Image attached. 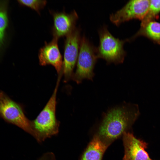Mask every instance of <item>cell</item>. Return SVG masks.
Masks as SVG:
<instances>
[{"label":"cell","mask_w":160,"mask_h":160,"mask_svg":"<svg viewBox=\"0 0 160 160\" xmlns=\"http://www.w3.org/2000/svg\"><path fill=\"white\" fill-rule=\"evenodd\" d=\"M17 1L20 6L30 8L39 15L40 11L44 8L47 3L46 0H18Z\"/></svg>","instance_id":"15"},{"label":"cell","mask_w":160,"mask_h":160,"mask_svg":"<svg viewBox=\"0 0 160 160\" xmlns=\"http://www.w3.org/2000/svg\"><path fill=\"white\" fill-rule=\"evenodd\" d=\"M58 41V39L53 38L50 42H46L39 51L38 58L40 65H51L59 75L62 72L63 60Z\"/></svg>","instance_id":"11"},{"label":"cell","mask_w":160,"mask_h":160,"mask_svg":"<svg viewBox=\"0 0 160 160\" xmlns=\"http://www.w3.org/2000/svg\"><path fill=\"white\" fill-rule=\"evenodd\" d=\"M49 12L53 19L51 33L53 38L58 40L62 37H66L76 28L78 16L75 10L69 13L52 10H49Z\"/></svg>","instance_id":"8"},{"label":"cell","mask_w":160,"mask_h":160,"mask_svg":"<svg viewBox=\"0 0 160 160\" xmlns=\"http://www.w3.org/2000/svg\"><path fill=\"white\" fill-rule=\"evenodd\" d=\"M9 1L0 0V62L10 44L12 26L9 13Z\"/></svg>","instance_id":"10"},{"label":"cell","mask_w":160,"mask_h":160,"mask_svg":"<svg viewBox=\"0 0 160 160\" xmlns=\"http://www.w3.org/2000/svg\"><path fill=\"white\" fill-rule=\"evenodd\" d=\"M123 136L124 148L123 160H152L145 150L147 143L129 132L125 133Z\"/></svg>","instance_id":"9"},{"label":"cell","mask_w":160,"mask_h":160,"mask_svg":"<svg viewBox=\"0 0 160 160\" xmlns=\"http://www.w3.org/2000/svg\"><path fill=\"white\" fill-rule=\"evenodd\" d=\"M0 117L6 122L15 125L32 136L39 142L32 121L25 116L22 106L0 91Z\"/></svg>","instance_id":"4"},{"label":"cell","mask_w":160,"mask_h":160,"mask_svg":"<svg viewBox=\"0 0 160 160\" xmlns=\"http://www.w3.org/2000/svg\"><path fill=\"white\" fill-rule=\"evenodd\" d=\"M108 147L96 135L89 143L80 160H102Z\"/></svg>","instance_id":"12"},{"label":"cell","mask_w":160,"mask_h":160,"mask_svg":"<svg viewBox=\"0 0 160 160\" xmlns=\"http://www.w3.org/2000/svg\"><path fill=\"white\" fill-rule=\"evenodd\" d=\"M81 31L79 27H76L66 37L62 69L65 82L72 79L74 73L73 70L76 64L81 38Z\"/></svg>","instance_id":"6"},{"label":"cell","mask_w":160,"mask_h":160,"mask_svg":"<svg viewBox=\"0 0 160 160\" xmlns=\"http://www.w3.org/2000/svg\"><path fill=\"white\" fill-rule=\"evenodd\" d=\"M139 114L137 105L123 103L112 107L103 114L96 134L108 147L131 127Z\"/></svg>","instance_id":"1"},{"label":"cell","mask_w":160,"mask_h":160,"mask_svg":"<svg viewBox=\"0 0 160 160\" xmlns=\"http://www.w3.org/2000/svg\"><path fill=\"white\" fill-rule=\"evenodd\" d=\"M99 44L96 48L98 58L105 60L107 64L122 63L126 55L124 49L127 39L120 40L113 36L109 31L107 26L104 25L98 30Z\"/></svg>","instance_id":"3"},{"label":"cell","mask_w":160,"mask_h":160,"mask_svg":"<svg viewBox=\"0 0 160 160\" xmlns=\"http://www.w3.org/2000/svg\"><path fill=\"white\" fill-rule=\"evenodd\" d=\"M38 160H50L49 158L45 155H42Z\"/></svg>","instance_id":"16"},{"label":"cell","mask_w":160,"mask_h":160,"mask_svg":"<svg viewBox=\"0 0 160 160\" xmlns=\"http://www.w3.org/2000/svg\"><path fill=\"white\" fill-rule=\"evenodd\" d=\"M160 12V0H150L148 12L144 18L141 21L140 26L157 18Z\"/></svg>","instance_id":"14"},{"label":"cell","mask_w":160,"mask_h":160,"mask_svg":"<svg viewBox=\"0 0 160 160\" xmlns=\"http://www.w3.org/2000/svg\"><path fill=\"white\" fill-rule=\"evenodd\" d=\"M62 75H58L53 93L44 108L36 118L31 121L33 128L41 143L47 138L57 135L60 123L56 116L57 92Z\"/></svg>","instance_id":"2"},{"label":"cell","mask_w":160,"mask_h":160,"mask_svg":"<svg viewBox=\"0 0 160 160\" xmlns=\"http://www.w3.org/2000/svg\"><path fill=\"white\" fill-rule=\"evenodd\" d=\"M97 59L96 48L85 36H82L76 62V68L72 79L78 84L81 83L84 79L92 81L95 75L93 70Z\"/></svg>","instance_id":"5"},{"label":"cell","mask_w":160,"mask_h":160,"mask_svg":"<svg viewBox=\"0 0 160 160\" xmlns=\"http://www.w3.org/2000/svg\"><path fill=\"white\" fill-rule=\"evenodd\" d=\"M150 2L148 0L129 1L121 8L111 14L110 20L117 26L133 19L142 21L148 12Z\"/></svg>","instance_id":"7"},{"label":"cell","mask_w":160,"mask_h":160,"mask_svg":"<svg viewBox=\"0 0 160 160\" xmlns=\"http://www.w3.org/2000/svg\"><path fill=\"white\" fill-rule=\"evenodd\" d=\"M140 36H145L160 44V23L153 20L140 26V29L134 36L127 39V42L131 41Z\"/></svg>","instance_id":"13"}]
</instances>
